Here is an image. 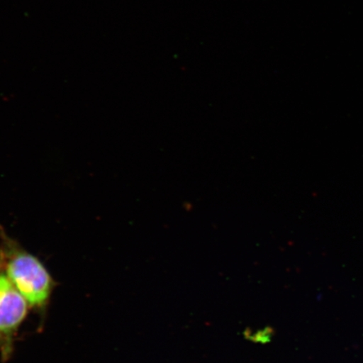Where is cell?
Listing matches in <instances>:
<instances>
[{"label": "cell", "mask_w": 363, "mask_h": 363, "mask_svg": "<svg viewBox=\"0 0 363 363\" xmlns=\"http://www.w3.org/2000/svg\"><path fill=\"white\" fill-rule=\"evenodd\" d=\"M7 277L31 306H43L48 301L52 279L38 259L26 252L13 254L8 260Z\"/></svg>", "instance_id": "obj_1"}, {"label": "cell", "mask_w": 363, "mask_h": 363, "mask_svg": "<svg viewBox=\"0 0 363 363\" xmlns=\"http://www.w3.org/2000/svg\"><path fill=\"white\" fill-rule=\"evenodd\" d=\"M27 312L26 299L7 276L0 274V331L16 329Z\"/></svg>", "instance_id": "obj_2"}]
</instances>
